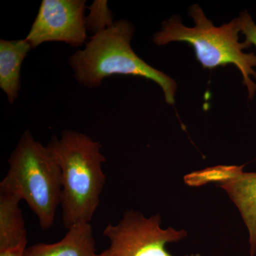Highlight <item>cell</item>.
Wrapping results in <instances>:
<instances>
[{"label": "cell", "mask_w": 256, "mask_h": 256, "mask_svg": "<svg viewBox=\"0 0 256 256\" xmlns=\"http://www.w3.org/2000/svg\"><path fill=\"white\" fill-rule=\"evenodd\" d=\"M46 146L62 169L64 227L90 223L106 180L102 170L106 161L102 146L84 133L65 130L60 138L54 136Z\"/></svg>", "instance_id": "cell-1"}, {"label": "cell", "mask_w": 256, "mask_h": 256, "mask_svg": "<svg viewBox=\"0 0 256 256\" xmlns=\"http://www.w3.org/2000/svg\"><path fill=\"white\" fill-rule=\"evenodd\" d=\"M133 34L132 25L120 20L94 35L84 50H77L69 58L74 77L79 84L89 88L100 86L104 79L114 75L142 77L158 84L166 102L174 105L176 82L134 53L130 45Z\"/></svg>", "instance_id": "cell-2"}, {"label": "cell", "mask_w": 256, "mask_h": 256, "mask_svg": "<svg viewBox=\"0 0 256 256\" xmlns=\"http://www.w3.org/2000/svg\"><path fill=\"white\" fill-rule=\"evenodd\" d=\"M190 14L194 21V28L185 26L180 18L173 16L164 22L162 30L154 35V44L162 46L174 42H186L193 47L196 60L204 68L234 64L242 73V84L252 100L256 92V84L252 79L256 78V55L244 53V50L252 46L238 41V33L242 32L240 18L216 26L197 4L192 6Z\"/></svg>", "instance_id": "cell-3"}, {"label": "cell", "mask_w": 256, "mask_h": 256, "mask_svg": "<svg viewBox=\"0 0 256 256\" xmlns=\"http://www.w3.org/2000/svg\"><path fill=\"white\" fill-rule=\"evenodd\" d=\"M8 162L9 170L2 181L20 194L38 217L41 228H50L60 204L62 172L58 162L26 130Z\"/></svg>", "instance_id": "cell-4"}, {"label": "cell", "mask_w": 256, "mask_h": 256, "mask_svg": "<svg viewBox=\"0 0 256 256\" xmlns=\"http://www.w3.org/2000/svg\"><path fill=\"white\" fill-rule=\"evenodd\" d=\"M160 223L159 214L146 218L140 212H126L117 225L109 224L104 229V235L110 240L108 256H173L165 246L188 233L171 227L162 229Z\"/></svg>", "instance_id": "cell-5"}, {"label": "cell", "mask_w": 256, "mask_h": 256, "mask_svg": "<svg viewBox=\"0 0 256 256\" xmlns=\"http://www.w3.org/2000/svg\"><path fill=\"white\" fill-rule=\"evenodd\" d=\"M85 0H43L25 40L32 48L50 42L82 46L87 38Z\"/></svg>", "instance_id": "cell-6"}, {"label": "cell", "mask_w": 256, "mask_h": 256, "mask_svg": "<svg viewBox=\"0 0 256 256\" xmlns=\"http://www.w3.org/2000/svg\"><path fill=\"white\" fill-rule=\"evenodd\" d=\"M244 166H220L194 172L184 176L188 186L216 184L238 207L249 233L250 256L256 252V172L242 171Z\"/></svg>", "instance_id": "cell-7"}, {"label": "cell", "mask_w": 256, "mask_h": 256, "mask_svg": "<svg viewBox=\"0 0 256 256\" xmlns=\"http://www.w3.org/2000/svg\"><path fill=\"white\" fill-rule=\"evenodd\" d=\"M23 256H108V252L106 249L98 254L92 225L80 223L69 228L60 242L26 248Z\"/></svg>", "instance_id": "cell-8"}, {"label": "cell", "mask_w": 256, "mask_h": 256, "mask_svg": "<svg viewBox=\"0 0 256 256\" xmlns=\"http://www.w3.org/2000/svg\"><path fill=\"white\" fill-rule=\"evenodd\" d=\"M21 195L15 188L0 183V250L28 244V232L20 202Z\"/></svg>", "instance_id": "cell-9"}, {"label": "cell", "mask_w": 256, "mask_h": 256, "mask_svg": "<svg viewBox=\"0 0 256 256\" xmlns=\"http://www.w3.org/2000/svg\"><path fill=\"white\" fill-rule=\"evenodd\" d=\"M32 47L26 40H0V87L11 105L21 89V68Z\"/></svg>", "instance_id": "cell-10"}, {"label": "cell", "mask_w": 256, "mask_h": 256, "mask_svg": "<svg viewBox=\"0 0 256 256\" xmlns=\"http://www.w3.org/2000/svg\"><path fill=\"white\" fill-rule=\"evenodd\" d=\"M88 9V15L86 16L87 32L95 35L114 25V15L108 6L107 1L95 0Z\"/></svg>", "instance_id": "cell-11"}, {"label": "cell", "mask_w": 256, "mask_h": 256, "mask_svg": "<svg viewBox=\"0 0 256 256\" xmlns=\"http://www.w3.org/2000/svg\"><path fill=\"white\" fill-rule=\"evenodd\" d=\"M242 32L245 35L248 44L254 45L256 47V24L246 12L242 13L239 16Z\"/></svg>", "instance_id": "cell-12"}, {"label": "cell", "mask_w": 256, "mask_h": 256, "mask_svg": "<svg viewBox=\"0 0 256 256\" xmlns=\"http://www.w3.org/2000/svg\"><path fill=\"white\" fill-rule=\"evenodd\" d=\"M26 245H22L14 248L0 250V256H23Z\"/></svg>", "instance_id": "cell-13"}]
</instances>
